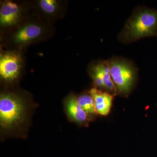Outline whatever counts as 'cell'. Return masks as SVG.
I'll return each mask as SVG.
<instances>
[{"mask_svg":"<svg viewBox=\"0 0 157 157\" xmlns=\"http://www.w3.org/2000/svg\"><path fill=\"white\" fill-rule=\"evenodd\" d=\"M157 35V11L138 7L125 24L118 36L124 43Z\"/></svg>","mask_w":157,"mask_h":157,"instance_id":"cell-1","label":"cell"},{"mask_svg":"<svg viewBox=\"0 0 157 157\" xmlns=\"http://www.w3.org/2000/svg\"><path fill=\"white\" fill-rule=\"evenodd\" d=\"M110 75L117 93L127 95L135 84L136 71L134 65L124 59L115 58L108 61Z\"/></svg>","mask_w":157,"mask_h":157,"instance_id":"cell-2","label":"cell"},{"mask_svg":"<svg viewBox=\"0 0 157 157\" xmlns=\"http://www.w3.org/2000/svg\"><path fill=\"white\" fill-rule=\"evenodd\" d=\"M25 107L17 96L2 94L0 97V123L2 127L10 128L22 121Z\"/></svg>","mask_w":157,"mask_h":157,"instance_id":"cell-3","label":"cell"},{"mask_svg":"<svg viewBox=\"0 0 157 157\" xmlns=\"http://www.w3.org/2000/svg\"><path fill=\"white\" fill-rule=\"evenodd\" d=\"M21 66V57L16 52L2 55L0 59V76L6 80H14L19 75Z\"/></svg>","mask_w":157,"mask_h":157,"instance_id":"cell-4","label":"cell"},{"mask_svg":"<svg viewBox=\"0 0 157 157\" xmlns=\"http://www.w3.org/2000/svg\"><path fill=\"white\" fill-rule=\"evenodd\" d=\"M92 75L97 87L107 90L113 96L116 94L117 92L110 75L108 61L101 62L93 67Z\"/></svg>","mask_w":157,"mask_h":157,"instance_id":"cell-5","label":"cell"},{"mask_svg":"<svg viewBox=\"0 0 157 157\" xmlns=\"http://www.w3.org/2000/svg\"><path fill=\"white\" fill-rule=\"evenodd\" d=\"M90 94L94 101L96 113L102 116L108 115L112 106L113 96L97 88L92 89Z\"/></svg>","mask_w":157,"mask_h":157,"instance_id":"cell-6","label":"cell"},{"mask_svg":"<svg viewBox=\"0 0 157 157\" xmlns=\"http://www.w3.org/2000/svg\"><path fill=\"white\" fill-rule=\"evenodd\" d=\"M20 9L16 3L6 2L1 7L0 21L3 25L9 26L17 22L19 17Z\"/></svg>","mask_w":157,"mask_h":157,"instance_id":"cell-7","label":"cell"},{"mask_svg":"<svg viewBox=\"0 0 157 157\" xmlns=\"http://www.w3.org/2000/svg\"><path fill=\"white\" fill-rule=\"evenodd\" d=\"M65 104L68 114L73 121L79 124H83L87 121V114L78 104L76 97L70 96Z\"/></svg>","mask_w":157,"mask_h":157,"instance_id":"cell-8","label":"cell"},{"mask_svg":"<svg viewBox=\"0 0 157 157\" xmlns=\"http://www.w3.org/2000/svg\"><path fill=\"white\" fill-rule=\"evenodd\" d=\"M42 28L35 24L29 25L20 29L14 36V40L19 43H26L36 39L41 35Z\"/></svg>","mask_w":157,"mask_h":157,"instance_id":"cell-9","label":"cell"},{"mask_svg":"<svg viewBox=\"0 0 157 157\" xmlns=\"http://www.w3.org/2000/svg\"><path fill=\"white\" fill-rule=\"evenodd\" d=\"M77 101L82 109L87 114H95L94 101L90 94H83L77 98Z\"/></svg>","mask_w":157,"mask_h":157,"instance_id":"cell-10","label":"cell"},{"mask_svg":"<svg viewBox=\"0 0 157 157\" xmlns=\"http://www.w3.org/2000/svg\"><path fill=\"white\" fill-rule=\"evenodd\" d=\"M39 4L41 9L46 13L51 14L56 10L57 3L54 0H41Z\"/></svg>","mask_w":157,"mask_h":157,"instance_id":"cell-11","label":"cell"}]
</instances>
